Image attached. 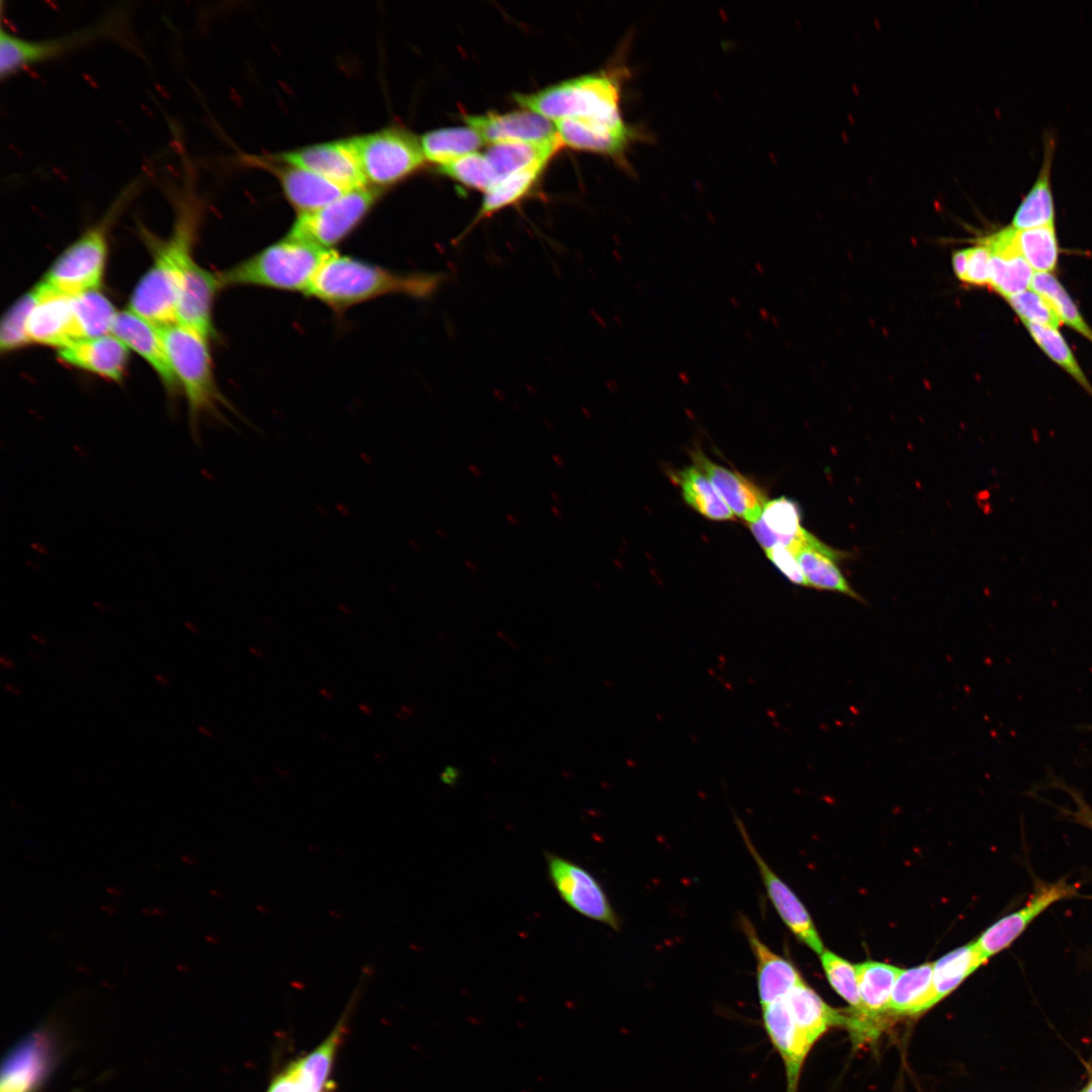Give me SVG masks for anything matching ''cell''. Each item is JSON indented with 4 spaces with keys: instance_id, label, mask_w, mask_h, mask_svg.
<instances>
[{
    "instance_id": "42",
    "label": "cell",
    "mask_w": 1092,
    "mask_h": 1092,
    "mask_svg": "<svg viewBox=\"0 0 1092 1092\" xmlns=\"http://www.w3.org/2000/svg\"><path fill=\"white\" fill-rule=\"evenodd\" d=\"M444 175L461 184L486 192L498 178L485 155L472 153L439 166Z\"/></svg>"
},
{
    "instance_id": "46",
    "label": "cell",
    "mask_w": 1092,
    "mask_h": 1092,
    "mask_svg": "<svg viewBox=\"0 0 1092 1092\" xmlns=\"http://www.w3.org/2000/svg\"><path fill=\"white\" fill-rule=\"evenodd\" d=\"M768 559L782 571L793 583L808 586L806 578L797 561L794 551L785 545L778 544L765 550Z\"/></svg>"
},
{
    "instance_id": "20",
    "label": "cell",
    "mask_w": 1092,
    "mask_h": 1092,
    "mask_svg": "<svg viewBox=\"0 0 1092 1092\" xmlns=\"http://www.w3.org/2000/svg\"><path fill=\"white\" fill-rule=\"evenodd\" d=\"M465 121L484 142H548L558 139L554 122L528 109L507 113L465 115Z\"/></svg>"
},
{
    "instance_id": "40",
    "label": "cell",
    "mask_w": 1092,
    "mask_h": 1092,
    "mask_svg": "<svg viewBox=\"0 0 1092 1092\" xmlns=\"http://www.w3.org/2000/svg\"><path fill=\"white\" fill-rule=\"evenodd\" d=\"M37 299L35 287L21 295L7 309L0 325V350L12 352L30 344L27 323Z\"/></svg>"
},
{
    "instance_id": "21",
    "label": "cell",
    "mask_w": 1092,
    "mask_h": 1092,
    "mask_svg": "<svg viewBox=\"0 0 1092 1092\" xmlns=\"http://www.w3.org/2000/svg\"><path fill=\"white\" fill-rule=\"evenodd\" d=\"M692 458L734 515L749 524L761 517L767 498L755 483L737 471L714 463L702 452H694Z\"/></svg>"
},
{
    "instance_id": "58",
    "label": "cell",
    "mask_w": 1092,
    "mask_h": 1092,
    "mask_svg": "<svg viewBox=\"0 0 1092 1092\" xmlns=\"http://www.w3.org/2000/svg\"><path fill=\"white\" fill-rule=\"evenodd\" d=\"M106 891L109 894H111V895H113L115 897L120 896L122 894L121 891L119 889H116V888H107Z\"/></svg>"
},
{
    "instance_id": "49",
    "label": "cell",
    "mask_w": 1092,
    "mask_h": 1092,
    "mask_svg": "<svg viewBox=\"0 0 1092 1092\" xmlns=\"http://www.w3.org/2000/svg\"><path fill=\"white\" fill-rule=\"evenodd\" d=\"M969 249L960 250L952 255V268L956 276L966 282L968 271Z\"/></svg>"
},
{
    "instance_id": "11",
    "label": "cell",
    "mask_w": 1092,
    "mask_h": 1092,
    "mask_svg": "<svg viewBox=\"0 0 1092 1092\" xmlns=\"http://www.w3.org/2000/svg\"><path fill=\"white\" fill-rule=\"evenodd\" d=\"M347 1008L331 1033L308 1054L289 1062L270 1082L266 1092H332L336 1057L348 1027Z\"/></svg>"
},
{
    "instance_id": "13",
    "label": "cell",
    "mask_w": 1092,
    "mask_h": 1092,
    "mask_svg": "<svg viewBox=\"0 0 1092 1092\" xmlns=\"http://www.w3.org/2000/svg\"><path fill=\"white\" fill-rule=\"evenodd\" d=\"M280 159L313 172L346 191L364 188L368 183L353 139L305 147L282 154Z\"/></svg>"
},
{
    "instance_id": "51",
    "label": "cell",
    "mask_w": 1092,
    "mask_h": 1092,
    "mask_svg": "<svg viewBox=\"0 0 1092 1092\" xmlns=\"http://www.w3.org/2000/svg\"><path fill=\"white\" fill-rule=\"evenodd\" d=\"M0 664L4 669H12L15 666L14 661L5 654L0 656Z\"/></svg>"
},
{
    "instance_id": "39",
    "label": "cell",
    "mask_w": 1092,
    "mask_h": 1092,
    "mask_svg": "<svg viewBox=\"0 0 1092 1092\" xmlns=\"http://www.w3.org/2000/svg\"><path fill=\"white\" fill-rule=\"evenodd\" d=\"M1023 325L1040 350L1092 395V385L1059 329Z\"/></svg>"
},
{
    "instance_id": "61",
    "label": "cell",
    "mask_w": 1092,
    "mask_h": 1092,
    "mask_svg": "<svg viewBox=\"0 0 1092 1092\" xmlns=\"http://www.w3.org/2000/svg\"><path fill=\"white\" fill-rule=\"evenodd\" d=\"M507 518L509 522L513 525H516L518 523L517 519H515V517H513L512 515H508Z\"/></svg>"
},
{
    "instance_id": "32",
    "label": "cell",
    "mask_w": 1092,
    "mask_h": 1092,
    "mask_svg": "<svg viewBox=\"0 0 1092 1092\" xmlns=\"http://www.w3.org/2000/svg\"><path fill=\"white\" fill-rule=\"evenodd\" d=\"M671 478L680 486L686 503L703 516L717 521L734 520L709 478L695 465L675 471Z\"/></svg>"
},
{
    "instance_id": "47",
    "label": "cell",
    "mask_w": 1092,
    "mask_h": 1092,
    "mask_svg": "<svg viewBox=\"0 0 1092 1092\" xmlns=\"http://www.w3.org/2000/svg\"><path fill=\"white\" fill-rule=\"evenodd\" d=\"M749 525L755 539L764 551L779 544L778 537L768 529L761 518Z\"/></svg>"
},
{
    "instance_id": "15",
    "label": "cell",
    "mask_w": 1092,
    "mask_h": 1092,
    "mask_svg": "<svg viewBox=\"0 0 1092 1092\" xmlns=\"http://www.w3.org/2000/svg\"><path fill=\"white\" fill-rule=\"evenodd\" d=\"M111 335L147 361L161 379L171 398L181 391L171 368L159 326L128 308L117 312Z\"/></svg>"
},
{
    "instance_id": "38",
    "label": "cell",
    "mask_w": 1092,
    "mask_h": 1092,
    "mask_svg": "<svg viewBox=\"0 0 1092 1092\" xmlns=\"http://www.w3.org/2000/svg\"><path fill=\"white\" fill-rule=\"evenodd\" d=\"M1030 288L1051 306L1062 324L1092 342V329L1084 320L1069 292L1053 273H1034Z\"/></svg>"
},
{
    "instance_id": "14",
    "label": "cell",
    "mask_w": 1092,
    "mask_h": 1092,
    "mask_svg": "<svg viewBox=\"0 0 1092 1092\" xmlns=\"http://www.w3.org/2000/svg\"><path fill=\"white\" fill-rule=\"evenodd\" d=\"M1075 895L1076 889L1064 881L1038 884L1023 907L1002 917L975 941L983 959L987 962L1007 948L1051 905Z\"/></svg>"
},
{
    "instance_id": "26",
    "label": "cell",
    "mask_w": 1092,
    "mask_h": 1092,
    "mask_svg": "<svg viewBox=\"0 0 1092 1092\" xmlns=\"http://www.w3.org/2000/svg\"><path fill=\"white\" fill-rule=\"evenodd\" d=\"M784 998L796 1025L812 1045L830 1027L848 1025L849 1015H844L825 1003L804 981L796 985Z\"/></svg>"
},
{
    "instance_id": "52",
    "label": "cell",
    "mask_w": 1092,
    "mask_h": 1092,
    "mask_svg": "<svg viewBox=\"0 0 1092 1092\" xmlns=\"http://www.w3.org/2000/svg\"><path fill=\"white\" fill-rule=\"evenodd\" d=\"M4 689L13 696H20L22 694L20 688L12 684H5Z\"/></svg>"
},
{
    "instance_id": "45",
    "label": "cell",
    "mask_w": 1092,
    "mask_h": 1092,
    "mask_svg": "<svg viewBox=\"0 0 1092 1092\" xmlns=\"http://www.w3.org/2000/svg\"><path fill=\"white\" fill-rule=\"evenodd\" d=\"M991 251L983 242L969 248L966 282L976 286L990 284Z\"/></svg>"
},
{
    "instance_id": "62",
    "label": "cell",
    "mask_w": 1092,
    "mask_h": 1092,
    "mask_svg": "<svg viewBox=\"0 0 1092 1092\" xmlns=\"http://www.w3.org/2000/svg\"><path fill=\"white\" fill-rule=\"evenodd\" d=\"M465 564H466V565H467V567H468V568H470L471 570H475V569H476L475 565H474V564H473V563H472V562H471L470 560H466Z\"/></svg>"
},
{
    "instance_id": "24",
    "label": "cell",
    "mask_w": 1092,
    "mask_h": 1092,
    "mask_svg": "<svg viewBox=\"0 0 1092 1092\" xmlns=\"http://www.w3.org/2000/svg\"><path fill=\"white\" fill-rule=\"evenodd\" d=\"M982 242L991 251V288L1005 298L1030 288L1034 272L1017 249L1014 228L1001 229Z\"/></svg>"
},
{
    "instance_id": "2",
    "label": "cell",
    "mask_w": 1092,
    "mask_h": 1092,
    "mask_svg": "<svg viewBox=\"0 0 1092 1092\" xmlns=\"http://www.w3.org/2000/svg\"><path fill=\"white\" fill-rule=\"evenodd\" d=\"M444 276L431 273H398L331 250L316 272L306 296L337 313L387 294L428 298Z\"/></svg>"
},
{
    "instance_id": "16",
    "label": "cell",
    "mask_w": 1092,
    "mask_h": 1092,
    "mask_svg": "<svg viewBox=\"0 0 1092 1092\" xmlns=\"http://www.w3.org/2000/svg\"><path fill=\"white\" fill-rule=\"evenodd\" d=\"M737 826L748 851L756 863L763 886L778 914L798 939L815 952L821 954L823 944L805 906L765 862L752 843L744 825L739 820H737Z\"/></svg>"
},
{
    "instance_id": "6",
    "label": "cell",
    "mask_w": 1092,
    "mask_h": 1092,
    "mask_svg": "<svg viewBox=\"0 0 1092 1092\" xmlns=\"http://www.w3.org/2000/svg\"><path fill=\"white\" fill-rule=\"evenodd\" d=\"M141 185V179H135L124 187L104 216L88 228L55 260L42 281L69 295L99 290L105 272L110 226L138 193Z\"/></svg>"
},
{
    "instance_id": "43",
    "label": "cell",
    "mask_w": 1092,
    "mask_h": 1092,
    "mask_svg": "<svg viewBox=\"0 0 1092 1092\" xmlns=\"http://www.w3.org/2000/svg\"><path fill=\"white\" fill-rule=\"evenodd\" d=\"M821 964L832 988L853 1008L860 1009V997L855 966L829 950L821 953Z\"/></svg>"
},
{
    "instance_id": "8",
    "label": "cell",
    "mask_w": 1092,
    "mask_h": 1092,
    "mask_svg": "<svg viewBox=\"0 0 1092 1092\" xmlns=\"http://www.w3.org/2000/svg\"><path fill=\"white\" fill-rule=\"evenodd\" d=\"M353 143L367 182L385 186L417 171L425 161L421 141L398 127L385 128Z\"/></svg>"
},
{
    "instance_id": "31",
    "label": "cell",
    "mask_w": 1092,
    "mask_h": 1092,
    "mask_svg": "<svg viewBox=\"0 0 1092 1092\" xmlns=\"http://www.w3.org/2000/svg\"><path fill=\"white\" fill-rule=\"evenodd\" d=\"M933 1005V964L902 970L892 991L889 1010L895 1014H915Z\"/></svg>"
},
{
    "instance_id": "1",
    "label": "cell",
    "mask_w": 1092,
    "mask_h": 1092,
    "mask_svg": "<svg viewBox=\"0 0 1092 1092\" xmlns=\"http://www.w3.org/2000/svg\"><path fill=\"white\" fill-rule=\"evenodd\" d=\"M179 185H169L174 207L171 235L161 242L143 228V236L155 250L151 268L140 279L129 298V309L159 327L176 324V305L182 277L192 258V248L202 206L195 193L189 161H183Z\"/></svg>"
},
{
    "instance_id": "10",
    "label": "cell",
    "mask_w": 1092,
    "mask_h": 1092,
    "mask_svg": "<svg viewBox=\"0 0 1092 1092\" xmlns=\"http://www.w3.org/2000/svg\"><path fill=\"white\" fill-rule=\"evenodd\" d=\"M547 874L559 898L576 913L618 930L620 921L600 882L582 866L544 852Z\"/></svg>"
},
{
    "instance_id": "22",
    "label": "cell",
    "mask_w": 1092,
    "mask_h": 1092,
    "mask_svg": "<svg viewBox=\"0 0 1092 1092\" xmlns=\"http://www.w3.org/2000/svg\"><path fill=\"white\" fill-rule=\"evenodd\" d=\"M790 548L796 555L808 586L839 593L864 603L837 566V561L845 553L827 546L808 531Z\"/></svg>"
},
{
    "instance_id": "28",
    "label": "cell",
    "mask_w": 1092,
    "mask_h": 1092,
    "mask_svg": "<svg viewBox=\"0 0 1092 1092\" xmlns=\"http://www.w3.org/2000/svg\"><path fill=\"white\" fill-rule=\"evenodd\" d=\"M277 170L287 199L299 213L322 208L348 192L334 182L293 165L287 164L286 168Z\"/></svg>"
},
{
    "instance_id": "59",
    "label": "cell",
    "mask_w": 1092,
    "mask_h": 1092,
    "mask_svg": "<svg viewBox=\"0 0 1092 1092\" xmlns=\"http://www.w3.org/2000/svg\"><path fill=\"white\" fill-rule=\"evenodd\" d=\"M552 459H553V461L555 462V464H556L557 466H559V467H560V466H562V465H563V460H562V458H561V457H560L559 455L553 454V455H552Z\"/></svg>"
},
{
    "instance_id": "17",
    "label": "cell",
    "mask_w": 1092,
    "mask_h": 1092,
    "mask_svg": "<svg viewBox=\"0 0 1092 1092\" xmlns=\"http://www.w3.org/2000/svg\"><path fill=\"white\" fill-rule=\"evenodd\" d=\"M34 287L37 299L27 323L30 344L60 349L75 342L73 295L60 292L43 281Z\"/></svg>"
},
{
    "instance_id": "37",
    "label": "cell",
    "mask_w": 1092,
    "mask_h": 1092,
    "mask_svg": "<svg viewBox=\"0 0 1092 1092\" xmlns=\"http://www.w3.org/2000/svg\"><path fill=\"white\" fill-rule=\"evenodd\" d=\"M1018 251L1034 273H1053L1059 260V241L1055 224L1016 230Z\"/></svg>"
},
{
    "instance_id": "33",
    "label": "cell",
    "mask_w": 1092,
    "mask_h": 1092,
    "mask_svg": "<svg viewBox=\"0 0 1092 1092\" xmlns=\"http://www.w3.org/2000/svg\"><path fill=\"white\" fill-rule=\"evenodd\" d=\"M420 141L425 159L439 166L475 153L484 142L471 126L431 130Z\"/></svg>"
},
{
    "instance_id": "44",
    "label": "cell",
    "mask_w": 1092,
    "mask_h": 1092,
    "mask_svg": "<svg viewBox=\"0 0 1092 1092\" xmlns=\"http://www.w3.org/2000/svg\"><path fill=\"white\" fill-rule=\"evenodd\" d=\"M1022 324L1059 329L1061 321L1049 303L1034 290L1028 288L1005 298Z\"/></svg>"
},
{
    "instance_id": "60",
    "label": "cell",
    "mask_w": 1092,
    "mask_h": 1092,
    "mask_svg": "<svg viewBox=\"0 0 1092 1092\" xmlns=\"http://www.w3.org/2000/svg\"><path fill=\"white\" fill-rule=\"evenodd\" d=\"M551 512H552L553 515H555L558 518H560L562 516L560 510L558 508H556V507H552Z\"/></svg>"
},
{
    "instance_id": "3",
    "label": "cell",
    "mask_w": 1092,
    "mask_h": 1092,
    "mask_svg": "<svg viewBox=\"0 0 1092 1092\" xmlns=\"http://www.w3.org/2000/svg\"><path fill=\"white\" fill-rule=\"evenodd\" d=\"M629 71L624 67L566 80L542 90L515 94L514 99L525 109L534 111L554 122L577 119L621 133H637L621 111L622 83Z\"/></svg>"
},
{
    "instance_id": "41",
    "label": "cell",
    "mask_w": 1092,
    "mask_h": 1092,
    "mask_svg": "<svg viewBox=\"0 0 1092 1092\" xmlns=\"http://www.w3.org/2000/svg\"><path fill=\"white\" fill-rule=\"evenodd\" d=\"M778 537L779 544L791 547L806 532L801 526V511L797 503L786 497L769 500L760 517Z\"/></svg>"
},
{
    "instance_id": "55",
    "label": "cell",
    "mask_w": 1092,
    "mask_h": 1092,
    "mask_svg": "<svg viewBox=\"0 0 1092 1092\" xmlns=\"http://www.w3.org/2000/svg\"><path fill=\"white\" fill-rule=\"evenodd\" d=\"M151 914L154 915V916L162 917V916H165L167 914V912L163 908L154 907V908L151 909Z\"/></svg>"
},
{
    "instance_id": "36",
    "label": "cell",
    "mask_w": 1092,
    "mask_h": 1092,
    "mask_svg": "<svg viewBox=\"0 0 1092 1092\" xmlns=\"http://www.w3.org/2000/svg\"><path fill=\"white\" fill-rule=\"evenodd\" d=\"M986 961L975 941L961 946L933 964L934 1004L953 991Z\"/></svg>"
},
{
    "instance_id": "18",
    "label": "cell",
    "mask_w": 1092,
    "mask_h": 1092,
    "mask_svg": "<svg viewBox=\"0 0 1092 1092\" xmlns=\"http://www.w3.org/2000/svg\"><path fill=\"white\" fill-rule=\"evenodd\" d=\"M784 997L760 1007L761 1021L770 1043L784 1062L786 1092H798L801 1071L813 1045L796 1025Z\"/></svg>"
},
{
    "instance_id": "53",
    "label": "cell",
    "mask_w": 1092,
    "mask_h": 1092,
    "mask_svg": "<svg viewBox=\"0 0 1092 1092\" xmlns=\"http://www.w3.org/2000/svg\"><path fill=\"white\" fill-rule=\"evenodd\" d=\"M155 678L163 687H167L170 685V678L163 673H156Z\"/></svg>"
},
{
    "instance_id": "7",
    "label": "cell",
    "mask_w": 1092,
    "mask_h": 1092,
    "mask_svg": "<svg viewBox=\"0 0 1092 1092\" xmlns=\"http://www.w3.org/2000/svg\"><path fill=\"white\" fill-rule=\"evenodd\" d=\"M127 14L114 10L70 33L48 39H27L0 30V78L2 81L29 67L50 62L103 39H125Z\"/></svg>"
},
{
    "instance_id": "29",
    "label": "cell",
    "mask_w": 1092,
    "mask_h": 1092,
    "mask_svg": "<svg viewBox=\"0 0 1092 1092\" xmlns=\"http://www.w3.org/2000/svg\"><path fill=\"white\" fill-rule=\"evenodd\" d=\"M860 997L859 1011H853L875 1028L876 1021L890 1008L892 991L901 969L879 962L855 965Z\"/></svg>"
},
{
    "instance_id": "19",
    "label": "cell",
    "mask_w": 1092,
    "mask_h": 1092,
    "mask_svg": "<svg viewBox=\"0 0 1092 1092\" xmlns=\"http://www.w3.org/2000/svg\"><path fill=\"white\" fill-rule=\"evenodd\" d=\"M221 288L218 273H212L192 259L182 277L176 305V323L210 339L214 334L213 301Z\"/></svg>"
},
{
    "instance_id": "25",
    "label": "cell",
    "mask_w": 1092,
    "mask_h": 1092,
    "mask_svg": "<svg viewBox=\"0 0 1092 1092\" xmlns=\"http://www.w3.org/2000/svg\"><path fill=\"white\" fill-rule=\"evenodd\" d=\"M741 926L756 961V985L761 1007L786 996L803 980L794 965L774 952L759 938L753 924L743 916Z\"/></svg>"
},
{
    "instance_id": "56",
    "label": "cell",
    "mask_w": 1092,
    "mask_h": 1092,
    "mask_svg": "<svg viewBox=\"0 0 1092 1092\" xmlns=\"http://www.w3.org/2000/svg\"><path fill=\"white\" fill-rule=\"evenodd\" d=\"M1079 1092H1092V1075L1089 1078L1088 1082L1085 1084V1086Z\"/></svg>"
},
{
    "instance_id": "9",
    "label": "cell",
    "mask_w": 1092,
    "mask_h": 1092,
    "mask_svg": "<svg viewBox=\"0 0 1092 1092\" xmlns=\"http://www.w3.org/2000/svg\"><path fill=\"white\" fill-rule=\"evenodd\" d=\"M378 195L375 188L350 190L322 208L299 213L287 235L333 250L358 226Z\"/></svg>"
},
{
    "instance_id": "23",
    "label": "cell",
    "mask_w": 1092,
    "mask_h": 1092,
    "mask_svg": "<svg viewBox=\"0 0 1092 1092\" xmlns=\"http://www.w3.org/2000/svg\"><path fill=\"white\" fill-rule=\"evenodd\" d=\"M58 357L72 367L118 382L125 374L128 348L110 334L72 342L58 349Z\"/></svg>"
},
{
    "instance_id": "12",
    "label": "cell",
    "mask_w": 1092,
    "mask_h": 1092,
    "mask_svg": "<svg viewBox=\"0 0 1092 1092\" xmlns=\"http://www.w3.org/2000/svg\"><path fill=\"white\" fill-rule=\"evenodd\" d=\"M58 1059L55 1035L48 1028L37 1029L18 1042L5 1057L0 1078V1092H37L47 1081Z\"/></svg>"
},
{
    "instance_id": "30",
    "label": "cell",
    "mask_w": 1092,
    "mask_h": 1092,
    "mask_svg": "<svg viewBox=\"0 0 1092 1092\" xmlns=\"http://www.w3.org/2000/svg\"><path fill=\"white\" fill-rule=\"evenodd\" d=\"M563 146L560 139L548 142H506L492 144L484 154L498 180L533 164L548 163Z\"/></svg>"
},
{
    "instance_id": "54",
    "label": "cell",
    "mask_w": 1092,
    "mask_h": 1092,
    "mask_svg": "<svg viewBox=\"0 0 1092 1092\" xmlns=\"http://www.w3.org/2000/svg\"><path fill=\"white\" fill-rule=\"evenodd\" d=\"M31 640H33L35 643H37L39 645H47L48 644V639H46L42 636H38L36 634L31 635Z\"/></svg>"
},
{
    "instance_id": "48",
    "label": "cell",
    "mask_w": 1092,
    "mask_h": 1092,
    "mask_svg": "<svg viewBox=\"0 0 1092 1092\" xmlns=\"http://www.w3.org/2000/svg\"><path fill=\"white\" fill-rule=\"evenodd\" d=\"M1073 799L1077 805V810L1070 812V815L1075 821L1083 826L1092 829V809L1091 807L1074 791H1070Z\"/></svg>"
},
{
    "instance_id": "27",
    "label": "cell",
    "mask_w": 1092,
    "mask_h": 1092,
    "mask_svg": "<svg viewBox=\"0 0 1092 1092\" xmlns=\"http://www.w3.org/2000/svg\"><path fill=\"white\" fill-rule=\"evenodd\" d=\"M1054 150L1055 144L1050 139L1044 145L1038 174L1014 212L1010 224L1012 228L1025 230L1055 224V201L1051 178Z\"/></svg>"
},
{
    "instance_id": "50",
    "label": "cell",
    "mask_w": 1092,
    "mask_h": 1092,
    "mask_svg": "<svg viewBox=\"0 0 1092 1092\" xmlns=\"http://www.w3.org/2000/svg\"><path fill=\"white\" fill-rule=\"evenodd\" d=\"M459 778H460V770H459V768H457V767H455L453 765L445 766L443 768L441 775H440L441 781L445 785L451 786V787L457 784Z\"/></svg>"
},
{
    "instance_id": "5",
    "label": "cell",
    "mask_w": 1092,
    "mask_h": 1092,
    "mask_svg": "<svg viewBox=\"0 0 1092 1092\" xmlns=\"http://www.w3.org/2000/svg\"><path fill=\"white\" fill-rule=\"evenodd\" d=\"M173 373L184 391L192 435H197L203 416L220 419L221 407H230L213 376L208 338L178 323L160 327Z\"/></svg>"
},
{
    "instance_id": "34",
    "label": "cell",
    "mask_w": 1092,
    "mask_h": 1092,
    "mask_svg": "<svg viewBox=\"0 0 1092 1092\" xmlns=\"http://www.w3.org/2000/svg\"><path fill=\"white\" fill-rule=\"evenodd\" d=\"M117 312L99 290L73 295L76 341L110 335Z\"/></svg>"
},
{
    "instance_id": "4",
    "label": "cell",
    "mask_w": 1092,
    "mask_h": 1092,
    "mask_svg": "<svg viewBox=\"0 0 1092 1092\" xmlns=\"http://www.w3.org/2000/svg\"><path fill=\"white\" fill-rule=\"evenodd\" d=\"M330 251L287 235L218 276L222 288L259 286L306 294Z\"/></svg>"
},
{
    "instance_id": "57",
    "label": "cell",
    "mask_w": 1092,
    "mask_h": 1092,
    "mask_svg": "<svg viewBox=\"0 0 1092 1092\" xmlns=\"http://www.w3.org/2000/svg\"><path fill=\"white\" fill-rule=\"evenodd\" d=\"M468 469L473 475H475L477 477H479L481 475L480 469L477 468L476 466L472 465V464L468 465Z\"/></svg>"
},
{
    "instance_id": "35",
    "label": "cell",
    "mask_w": 1092,
    "mask_h": 1092,
    "mask_svg": "<svg viewBox=\"0 0 1092 1092\" xmlns=\"http://www.w3.org/2000/svg\"><path fill=\"white\" fill-rule=\"evenodd\" d=\"M546 164H533L498 180L484 192L481 206L471 225L523 199L533 188Z\"/></svg>"
}]
</instances>
